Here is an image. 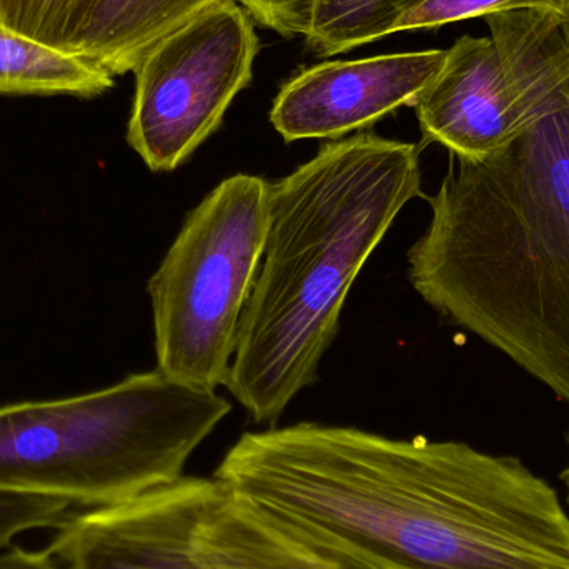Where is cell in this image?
Returning <instances> with one entry per match:
<instances>
[{
	"label": "cell",
	"mask_w": 569,
	"mask_h": 569,
	"mask_svg": "<svg viewBox=\"0 0 569 569\" xmlns=\"http://www.w3.org/2000/svg\"><path fill=\"white\" fill-rule=\"evenodd\" d=\"M213 478L351 569H569V513L513 457L297 423L246 433Z\"/></svg>",
	"instance_id": "obj_1"
},
{
	"label": "cell",
	"mask_w": 569,
	"mask_h": 569,
	"mask_svg": "<svg viewBox=\"0 0 569 569\" xmlns=\"http://www.w3.org/2000/svg\"><path fill=\"white\" fill-rule=\"evenodd\" d=\"M408 279L569 403V86L513 142L453 156Z\"/></svg>",
	"instance_id": "obj_2"
},
{
	"label": "cell",
	"mask_w": 569,
	"mask_h": 569,
	"mask_svg": "<svg viewBox=\"0 0 569 569\" xmlns=\"http://www.w3.org/2000/svg\"><path fill=\"white\" fill-rule=\"evenodd\" d=\"M415 143L357 133L270 183V226L227 390L276 423L317 381L351 284L398 213L421 197Z\"/></svg>",
	"instance_id": "obj_3"
},
{
	"label": "cell",
	"mask_w": 569,
	"mask_h": 569,
	"mask_svg": "<svg viewBox=\"0 0 569 569\" xmlns=\"http://www.w3.org/2000/svg\"><path fill=\"white\" fill-rule=\"evenodd\" d=\"M232 410L213 390L160 373L57 400L0 407V493L116 507L183 477Z\"/></svg>",
	"instance_id": "obj_4"
},
{
	"label": "cell",
	"mask_w": 569,
	"mask_h": 569,
	"mask_svg": "<svg viewBox=\"0 0 569 569\" xmlns=\"http://www.w3.org/2000/svg\"><path fill=\"white\" fill-rule=\"evenodd\" d=\"M270 226V183L237 173L187 217L150 279L157 370L190 387H226Z\"/></svg>",
	"instance_id": "obj_5"
},
{
	"label": "cell",
	"mask_w": 569,
	"mask_h": 569,
	"mask_svg": "<svg viewBox=\"0 0 569 569\" xmlns=\"http://www.w3.org/2000/svg\"><path fill=\"white\" fill-rule=\"evenodd\" d=\"M485 19L490 36L460 37L413 103L425 140L461 159L513 142L569 86L567 13L520 9Z\"/></svg>",
	"instance_id": "obj_6"
},
{
	"label": "cell",
	"mask_w": 569,
	"mask_h": 569,
	"mask_svg": "<svg viewBox=\"0 0 569 569\" xmlns=\"http://www.w3.org/2000/svg\"><path fill=\"white\" fill-rule=\"evenodd\" d=\"M260 40L237 0L213 3L140 60L127 142L152 172H172L222 126L249 87Z\"/></svg>",
	"instance_id": "obj_7"
},
{
	"label": "cell",
	"mask_w": 569,
	"mask_h": 569,
	"mask_svg": "<svg viewBox=\"0 0 569 569\" xmlns=\"http://www.w3.org/2000/svg\"><path fill=\"white\" fill-rule=\"evenodd\" d=\"M223 485L182 477L116 507L70 515L47 548L57 569H213L200 533Z\"/></svg>",
	"instance_id": "obj_8"
},
{
	"label": "cell",
	"mask_w": 569,
	"mask_h": 569,
	"mask_svg": "<svg viewBox=\"0 0 569 569\" xmlns=\"http://www.w3.org/2000/svg\"><path fill=\"white\" fill-rule=\"evenodd\" d=\"M445 57L447 50L430 49L318 63L284 83L270 122L284 142L343 139L413 107Z\"/></svg>",
	"instance_id": "obj_9"
},
{
	"label": "cell",
	"mask_w": 569,
	"mask_h": 569,
	"mask_svg": "<svg viewBox=\"0 0 569 569\" xmlns=\"http://www.w3.org/2000/svg\"><path fill=\"white\" fill-rule=\"evenodd\" d=\"M222 0H93L73 56L110 77L133 72L173 30Z\"/></svg>",
	"instance_id": "obj_10"
},
{
	"label": "cell",
	"mask_w": 569,
	"mask_h": 569,
	"mask_svg": "<svg viewBox=\"0 0 569 569\" xmlns=\"http://www.w3.org/2000/svg\"><path fill=\"white\" fill-rule=\"evenodd\" d=\"M200 547L213 569H347L267 520L226 487L203 523Z\"/></svg>",
	"instance_id": "obj_11"
},
{
	"label": "cell",
	"mask_w": 569,
	"mask_h": 569,
	"mask_svg": "<svg viewBox=\"0 0 569 569\" xmlns=\"http://www.w3.org/2000/svg\"><path fill=\"white\" fill-rule=\"evenodd\" d=\"M113 77L73 53L42 46L0 26V96H72L92 99Z\"/></svg>",
	"instance_id": "obj_12"
},
{
	"label": "cell",
	"mask_w": 569,
	"mask_h": 569,
	"mask_svg": "<svg viewBox=\"0 0 569 569\" xmlns=\"http://www.w3.org/2000/svg\"><path fill=\"white\" fill-rule=\"evenodd\" d=\"M425 0H317L305 47L317 57L350 52L391 36Z\"/></svg>",
	"instance_id": "obj_13"
},
{
	"label": "cell",
	"mask_w": 569,
	"mask_h": 569,
	"mask_svg": "<svg viewBox=\"0 0 569 569\" xmlns=\"http://www.w3.org/2000/svg\"><path fill=\"white\" fill-rule=\"evenodd\" d=\"M93 0H0V26L72 53Z\"/></svg>",
	"instance_id": "obj_14"
},
{
	"label": "cell",
	"mask_w": 569,
	"mask_h": 569,
	"mask_svg": "<svg viewBox=\"0 0 569 569\" xmlns=\"http://www.w3.org/2000/svg\"><path fill=\"white\" fill-rule=\"evenodd\" d=\"M569 0H425L401 17L395 33L405 30L440 29L461 20L520 9H545L567 13Z\"/></svg>",
	"instance_id": "obj_15"
},
{
	"label": "cell",
	"mask_w": 569,
	"mask_h": 569,
	"mask_svg": "<svg viewBox=\"0 0 569 569\" xmlns=\"http://www.w3.org/2000/svg\"><path fill=\"white\" fill-rule=\"evenodd\" d=\"M73 503L62 498L0 493V553L16 538L33 530H59L70 517Z\"/></svg>",
	"instance_id": "obj_16"
},
{
	"label": "cell",
	"mask_w": 569,
	"mask_h": 569,
	"mask_svg": "<svg viewBox=\"0 0 569 569\" xmlns=\"http://www.w3.org/2000/svg\"><path fill=\"white\" fill-rule=\"evenodd\" d=\"M253 20L283 37L307 36L317 0H237Z\"/></svg>",
	"instance_id": "obj_17"
},
{
	"label": "cell",
	"mask_w": 569,
	"mask_h": 569,
	"mask_svg": "<svg viewBox=\"0 0 569 569\" xmlns=\"http://www.w3.org/2000/svg\"><path fill=\"white\" fill-rule=\"evenodd\" d=\"M0 569H57L49 551H29L10 547L0 553Z\"/></svg>",
	"instance_id": "obj_18"
},
{
	"label": "cell",
	"mask_w": 569,
	"mask_h": 569,
	"mask_svg": "<svg viewBox=\"0 0 569 569\" xmlns=\"http://www.w3.org/2000/svg\"><path fill=\"white\" fill-rule=\"evenodd\" d=\"M563 481L568 488V500H569V465H568L567 471H565V473H563Z\"/></svg>",
	"instance_id": "obj_19"
},
{
	"label": "cell",
	"mask_w": 569,
	"mask_h": 569,
	"mask_svg": "<svg viewBox=\"0 0 569 569\" xmlns=\"http://www.w3.org/2000/svg\"><path fill=\"white\" fill-rule=\"evenodd\" d=\"M567 20H568V29H569V6H568V10H567Z\"/></svg>",
	"instance_id": "obj_20"
},
{
	"label": "cell",
	"mask_w": 569,
	"mask_h": 569,
	"mask_svg": "<svg viewBox=\"0 0 569 569\" xmlns=\"http://www.w3.org/2000/svg\"><path fill=\"white\" fill-rule=\"evenodd\" d=\"M345 568H347V569H351V568H348V567H345Z\"/></svg>",
	"instance_id": "obj_21"
}]
</instances>
